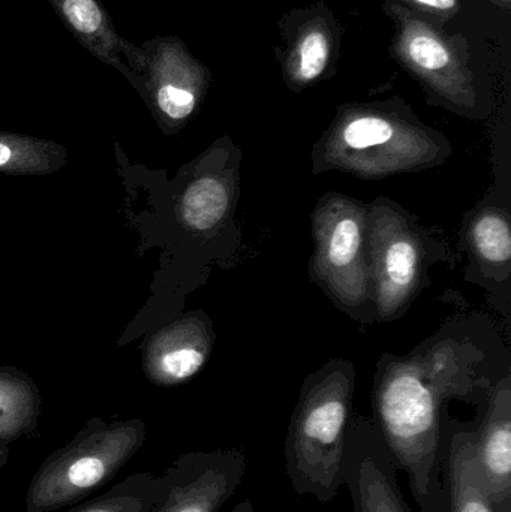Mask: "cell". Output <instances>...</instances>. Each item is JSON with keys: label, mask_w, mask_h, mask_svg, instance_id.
Instances as JSON below:
<instances>
[{"label": "cell", "mask_w": 511, "mask_h": 512, "mask_svg": "<svg viewBox=\"0 0 511 512\" xmlns=\"http://www.w3.org/2000/svg\"><path fill=\"white\" fill-rule=\"evenodd\" d=\"M146 442L143 421L93 420L39 466L26 493V512H54L86 501L114 480Z\"/></svg>", "instance_id": "3"}, {"label": "cell", "mask_w": 511, "mask_h": 512, "mask_svg": "<svg viewBox=\"0 0 511 512\" xmlns=\"http://www.w3.org/2000/svg\"><path fill=\"white\" fill-rule=\"evenodd\" d=\"M38 408L29 390L0 385V442L11 444L36 430Z\"/></svg>", "instance_id": "15"}, {"label": "cell", "mask_w": 511, "mask_h": 512, "mask_svg": "<svg viewBox=\"0 0 511 512\" xmlns=\"http://www.w3.org/2000/svg\"><path fill=\"white\" fill-rule=\"evenodd\" d=\"M356 376L336 361L306 381L285 438V472L297 495L329 504L344 478Z\"/></svg>", "instance_id": "2"}, {"label": "cell", "mask_w": 511, "mask_h": 512, "mask_svg": "<svg viewBox=\"0 0 511 512\" xmlns=\"http://www.w3.org/2000/svg\"><path fill=\"white\" fill-rule=\"evenodd\" d=\"M152 90L156 107L171 120H183L194 113L197 95L192 90L176 87H156Z\"/></svg>", "instance_id": "18"}, {"label": "cell", "mask_w": 511, "mask_h": 512, "mask_svg": "<svg viewBox=\"0 0 511 512\" xmlns=\"http://www.w3.org/2000/svg\"><path fill=\"white\" fill-rule=\"evenodd\" d=\"M480 480L497 512H511V388L506 378L492 391L485 417L473 430Z\"/></svg>", "instance_id": "10"}, {"label": "cell", "mask_w": 511, "mask_h": 512, "mask_svg": "<svg viewBox=\"0 0 511 512\" xmlns=\"http://www.w3.org/2000/svg\"><path fill=\"white\" fill-rule=\"evenodd\" d=\"M9 454H11L9 444H3V442H0V471H2V469L5 468L6 463H8Z\"/></svg>", "instance_id": "21"}, {"label": "cell", "mask_w": 511, "mask_h": 512, "mask_svg": "<svg viewBox=\"0 0 511 512\" xmlns=\"http://www.w3.org/2000/svg\"><path fill=\"white\" fill-rule=\"evenodd\" d=\"M329 60V42L320 32H312L300 45V77L303 80H315L320 77Z\"/></svg>", "instance_id": "17"}, {"label": "cell", "mask_w": 511, "mask_h": 512, "mask_svg": "<svg viewBox=\"0 0 511 512\" xmlns=\"http://www.w3.org/2000/svg\"><path fill=\"white\" fill-rule=\"evenodd\" d=\"M470 360L456 343L392 360L374 388L375 429L398 471L410 481L420 512H441V468L446 426L444 402L471 393Z\"/></svg>", "instance_id": "1"}, {"label": "cell", "mask_w": 511, "mask_h": 512, "mask_svg": "<svg viewBox=\"0 0 511 512\" xmlns=\"http://www.w3.org/2000/svg\"><path fill=\"white\" fill-rule=\"evenodd\" d=\"M470 243L477 256L492 267H507L511 258L509 216L498 209L480 212L471 222Z\"/></svg>", "instance_id": "14"}, {"label": "cell", "mask_w": 511, "mask_h": 512, "mask_svg": "<svg viewBox=\"0 0 511 512\" xmlns=\"http://www.w3.org/2000/svg\"><path fill=\"white\" fill-rule=\"evenodd\" d=\"M396 472L374 423L354 421L342 478L353 512H413L399 489Z\"/></svg>", "instance_id": "8"}, {"label": "cell", "mask_w": 511, "mask_h": 512, "mask_svg": "<svg viewBox=\"0 0 511 512\" xmlns=\"http://www.w3.org/2000/svg\"><path fill=\"white\" fill-rule=\"evenodd\" d=\"M246 472L239 450L191 451L167 471V496L152 512H219L237 492Z\"/></svg>", "instance_id": "7"}, {"label": "cell", "mask_w": 511, "mask_h": 512, "mask_svg": "<svg viewBox=\"0 0 511 512\" xmlns=\"http://www.w3.org/2000/svg\"><path fill=\"white\" fill-rule=\"evenodd\" d=\"M417 2L425 3L428 6H434L438 9H450L455 6L456 0H417Z\"/></svg>", "instance_id": "20"}, {"label": "cell", "mask_w": 511, "mask_h": 512, "mask_svg": "<svg viewBox=\"0 0 511 512\" xmlns=\"http://www.w3.org/2000/svg\"><path fill=\"white\" fill-rule=\"evenodd\" d=\"M312 270L345 306H362L369 295L368 207L342 195H327L312 215Z\"/></svg>", "instance_id": "5"}, {"label": "cell", "mask_w": 511, "mask_h": 512, "mask_svg": "<svg viewBox=\"0 0 511 512\" xmlns=\"http://www.w3.org/2000/svg\"><path fill=\"white\" fill-rule=\"evenodd\" d=\"M366 252L378 313L395 318L419 288L422 242L393 204L377 200L368 207Z\"/></svg>", "instance_id": "6"}, {"label": "cell", "mask_w": 511, "mask_h": 512, "mask_svg": "<svg viewBox=\"0 0 511 512\" xmlns=\"http://www.w3.org/2000/svg\"><path fill=\"white\" fill-rule=\"evenodd\" d=\"M441 158L440 146L426 135L372 114L348 120L323 144L320 155L314 156L315 171L332 168L363 179L422 170Z\"/></svg>", "instance_id": "4"}, {"label": "cell", "mask_w": 511, "mask_h": 512, "mask_svg": "<svg viewBox=\"0 0 511 512\" xmlns=\"http://www.w3.org/2000/svg\"><path fill=\"white\" fill-rule=\"evenodd\" d=\"M441 512H497L480 480L473 430L447 423L441 468Z\"/></svg>", "instance_id": "11"}, {"label": "cell", "mask_w": 511, "mask_h": 512, "mask_svg": "<svg viewBox=\"0 0 511 512\" xmlns=\"http://www.w3.org/2000/svg\"><path fill=\"white\" fill-rule=\"evenodd\" d=\"M230 512H254V505H252L251 499H245Z\"/></svg>", "instance_id": "22"}, {"label": "cell", "mask_w": 511, "mask_h": 512, "mask_svg": "<svg viewBox=\"0 0 511 512\" xmlns=\"http://www.w3.org/2000/svg\"><path fill=\"white\" fill-rule=\"evenodd\" d=\"M233 201V176L230 179L218 176L201 177L183 195V221L195 231L213 230L227 218Z\"/></svg>", "instance_id": "13"}, {"label": "cell", "mask_w": 511, "mask_h": 512, "mask_svg": "<svg viewBox=\"0 0 511 512\" xmlns=\"http://www.w3.org/2000/svg\"><path fill=\"white\" fill-rule=\"evenodd\" d=\"M207 346L189 345L173 349L161 358L159 369L167 381L179 382L194 376L206 361Z\"/></svg>", "instance_id": "16"}, {"label": "cell", "mask_w": 511, "mask_h": 512, "mask_svg": "<svg viewBox=\"0 0 511 512\" xmlns=\"http://www.w3.org/2000/svg\"><path fill=\"white\" fill-rule=\"evenodd\" d=\"M408 53L420 68L428 71L443 69L450 62L447 48L429 35L414 36L408 44Z\"/></svg>", "instance_id": "19"}, {"label": "cell", "mask_w": 511, "mask_h": 512, "mask_svg": "<svg viewBox=\"0 0 511 512\" xmlns=\"http://www.w3.org/2000/svg\"><path fill=\"white\" fill-rule=\"evenodd\" d=\"M165 475L138 472L111 487L92 501L72 505L65 512H152L167 496ZM57 512V511H54Z\"/></svg>", "instance_id": "12"}, {"label": "cell", "mask_w": 511, "mask_h": 512, "mask_svg": "<svg viewBox=\"0 0 511 512\" xmlns=\"http://www.w3.org/2000/svg\"><path fill=\"white\" fill-rule=\"evenodd\" d=\"M72 36L104 65L140 87V45L123 38L101 0H48Z\"/></svg>", "instance_id": "9"}, {"label": "cell", "mask_w": 511, "mask_h": 512, "mask_svg": "<svg viewBox=\"0 0 511 512\" xmlns=\"http://www.w3.org/2000/svg\"><path fill=\"white\" fill-rule=\"evenodd\" d=\"M9 158H11V150H9L8 147L3 146V144H0V165L6 164V162L9 161Z\"/></svg>", "instance_id": "23"}]
</instances>
